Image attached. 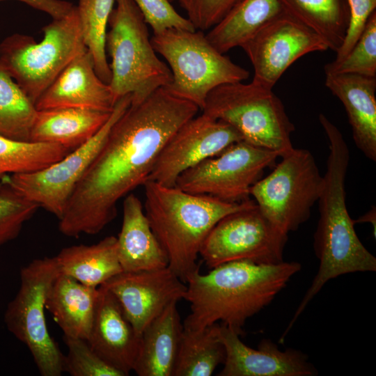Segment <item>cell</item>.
I'll use <instances>...</instances> for the list:
<instances>
[{"instance_id":"11","label":"cell","mask_w":376,"mask_h":376,"mask_svg":"<svg viewBox=\"0 0 376 376\" xmlns=\"http://www.w3.org/2000/svg\"><path fill=\"white\" fill-rule=\"evenodd\" d=\"M288 234L274 226L252 199L212 227L199 255L212 269L224 263L249 260L259 264L282 261Z\"/></svg>"},{"instance_id":"8","label":"cell","mask_w":376,"mask_h":376,"mask_svg":"<svg viewBox=\"0 0 376 376\" xmlns=\"http://www.w3.org/2000/svg\"><path fill=\"white\" fill-rule=\"evenodd\" d=\"M202 113L223 121L241 135L242 141L276 150L281 155L293 146L295 130L281 99L273 88L252 80L226 84L207 96Z\"/></svg>"},{"instance_id":"14","label":"cell","mask_w":376,"mask_h":376,"mask_svg":"<svg viewBox=\"0 0 376 376\" xmlns=\"http://www.w3.org/2000/svg\"><path fill=\"white\" fill-rule=\"evenodd\" d=\"M240 47L253 65V81L271 88L300 57L329 49L316 33L283 10L260 26Z\"/></svg>"},{"instance_id":"33","label":"cell","mask_w":376,"mask_h":376,"mask_svg":"<svg viewBox=\"0 0 376 376\" xmlns=\"http://www.w3.org/2000/svg\"><path fill=\"white\" fill-rule=\"evenodd\" d=\"M63 339L68 348L63 357V372L72 376H124L100 357L87 340L64 335Z\"/></svg>"},{"instance_id":"31","label":"cell","mask_w":376,"mask_h":376,"mask_svg":"<svg viewBox=\"0 0 376 376\" xmlns=\"http://www.w3.org/2000/svg\"><path fill=\"white\" fill-rule=\"evenodd\" d=\"M77 6L83 40L91 53L100 79L109 84L111 72L107 60L105 40L109 15L116 0H78Z\"/></svg>"},{"instance_id":"7","label":"cell","mask_w":376,"mask_h":376,"mask_svg":"<svg viewBox=\"0 0 376 376\" xmlns=\"http://www.w3.org/2000/svg\"><path fill=\"white\" fill-rule=\"evenodd\" d=\"M155 52L166 61L172 81L166 88L201 111L215 88L247 79L249 72L219 52L204 31L168 29L150 38Z\"/></svg>"},{"instance_id":"4","label":"cell","mask_w":376,"mask_h":376,"mask_svg":"<svg viewBox=\"0 0 376 376\" xmlns=\"http://www.w3.org/2000/svg\"><path fill=\"white\" fill-rule=\"evenodd\" d=\"M143 186V208L151 228L166 253L168 267L185 283L191 274L200 270L198 256L212 227L251 200L229 203L151 180Z\"/></svg>"},{"instance_id":"17","label":"cell","mask_w":376,"mask_h":376,"mask_svg":"<svg viewBox=\"0 0 376 376\" xmlns=\"http://www.w3.org/2000/svg\"><path fill=\"white\" fill-rule=\"evenodd\" d=\"M219 336L226 350L219 376H314L318 371L301 351L280 350L269 339H263L258 350L245 345L240 335L219 324Z\"/></svg>"},{"instance_id":"25","label":"cell","mask_w":376,"mask_h":376,"mask_svg":"<svg viewBox=\"0 0 376 376\" xmlns=\"http://www.w3.org/2000/svg\"><path fill=\"white\" fill-rule=\"evenodd\" d=\"M55 258L61 273L88 286L97 288L123 272L117 237L112 235L93 244L65 247Z\"/></svg>"},{"instance_id":"37","label":"cell","mask_w":376,"mask_h":376,"mask_svg":"<svg viewBox=\"0 0 376 376\" xmlns=\"http://www.w3.org/2000/svg\"><path fill=\"white\" fill-rule=\"evenodd\" d=\"M350 10V22L345 40L336 52L335 62L341 60L352 48L376 9V0H346Z\"/></svg>"},{"instance_id":"20","label":"cell","mask_w":376,"mask_h":376,"mask_svg":"<svg viewBox=\"0 0 376 376\" xmlns=\"http://www.w3.org/2000/svg\"><path fill=\"white\" fill-rule=\"evenodd\" d=\"M325 86L343 104L355 145L376 161V77L325 74Z\"/></svg>"},{"instance_id":"5","label":"cell","mask_w":376,"mask_h":376,"mask_svg":"<svg viewBox=\"0 0 376 376\" xmlns=\"http://www.w3.org/2000/svg\"><path fill=\"white\" fill-rule=\"evenodd\" d=\"M108 21L105 47L111 58L109 84L117 102L130 94L131 104L143 102L154 91L166 87L172 74L154 49L147 24L133 0H116Z\"/></svg>"},{"instance_id":"12","label":"cell","mask_w":376,"mask_h":376,"mask_svg":"<svg viewBox=\"0 0 376 376\" xmlns=\"http://www.w3.org/2000/svg\"><path fill=\"white\" fill-rule=\"evenodd\" d=\"M130 104V94L120 98L100 130L60 160L37 171L7 175L1 182L59 219L77 185L100 151L112 126Z\"/></svg>"},{"instance_id":"38","label":"cell","mask_w":376,"mask_h":376,"mask_svg":"<svg viewBox=\"0 0 376 376\" xmlns=\"http://www.w3.org/2000/svg\"><path fill=\"white\" fill-rule=\"evenodd\" d=\"M5 1V0H0ZM29 6L49 15L53 19L61 18L68 15L74 5L63 0H17Z\"/></svg>"},{"instance_id":"27","label":"cell","mask_w":376,"mask_h":376,"mask_svg":"<svg viewBox=\"0 0 376 376\" xmlns=\"http://www.w3.org/2000/svg\"><path fill=\"white\" fill-rule=\"evenodd\" d=\"M282 10L279 0H243L205 35L219 52L225 54L240 47Z\"/></svg>"},{"instance_id":"13","label":"cell","mask_w":376,"mask_h":376,"mask_svg":"<svg viewBox=\"0 0 376 376\" xmlns=\"http://www.w3.org/2000/svg\"><path fill=\"white\" fill-rule=\"evenodd\" d=\"M281 156L278 151L242 140L185 171L178 176L175 187L226 202L241 203L251 199L252 186Z\"/></svg>"},{"instance_id":"2","label":"cell","mask_w":376,"mask_h":376,"mask_svg":"<svg viewBox=\"0 0 376 376\" xmlns=\"http://www.w3.org/2000/svg\"><path fill=\"white\" fill-rule=\"evenodd\" d=\"M297 262L259 264L237 260L221 264L187 279L184 299L191 312L183 327L201 329L221 323L240 336L246 320L269 305L300 271Z\"/></svg>"},{"instance_id":"1","label":"cell","mask_w":376,"mask_h":376,"mask_svg":"<svg viewBox=\"0 0 376 376\" xmlns=\"http://www.w3.org/2000/svg\"><path fill=\"white\" fill-rule=\"evenodd\" d=\"M199 110L166 87L130 104L77 185L59 231L78 237L102 230L116 217L118 201L148 180L164 145Z\"/></svg>"},{"instance_id":"36","label":"cell","mask_w":376,"mask_h":376,"mask_svg":"<svg viewBox=\"0 0 376 376\" xmlns=\"http://www.w3.org/2000/svg\"><path fill=\"white\" fill-rule=\"evenodd\" d=\"M170 1H177L196 29L205 31L217 25L243 0Z\"/></svg>"},{"instance_id":"23","label":"cell","mask_w":376,"mask_h":376,"mask_svg":"<svg viewBox=\"0 0 376 376\" xmlns=\"http://www.w3.org/2000/svg\"><path fill=\"white\" fill-rule=\"evenodd\" d=\"M111 112L77 107L38 110L29 141L55 143L72 150L93 136Z\"/></svg>"},{"instance_id":"19","label":"cell","mask_w":376,"mask_h":376,"mask_svg":"<svg viewBox=\"0 0 376 376\" xmlns=\"http://www.w3.org/2000/svg\"><path fill=\"white\" fill-rule=\"evenodd\" d=\"M109 84L97 76L86 48L75 57L35 102L37 110L77 107L111 112L116 104Z\"/></svg>"},{"instance_id":"29","label":"cell","mask_w":376,"mask_h":376,"mask_svg":"<svg viewBox=\"0 0 376 376\" xmlns=\"http://www.w3.org/2000/svg\"><path fill=\"white\" fill-rule=\"evenodd\" d=\"M70 151L55 143L17 141L0 136V182L9 175L42 169Z\"/></svg>"},{"instance_id":"26","label":"cell","mask_w":376,"mask_h":376,"mask_svg":"<svg viewBox=\"0 0 376 376\" xmlns=\"http://www.w3.org/2000/svg\"><path fill=\"white\" fill-rule=\"evenodd\" d=\"M282 10L316 33L335 53L350 22L346 0H279Z\"/></svg>"},{"instance_id":"34","label":"cell","mask_w":376,"mask_h":376,"mask_svg":"<svg viewBox=\"0 0 376 376\" xmlns=\"http://www.w3.org/2000/svg\"><path fill=\"white\" fill-rule=\"evenodd\" d=\"M39 206L0 182V246L15 240Z\"/></svg>"},{"instance_id":"21","label":"cell","mask_w":376,"mask_h":376,"mask_svg":"<svg viewBox=\"0 0 376 376\" xmlns=\"http://www.w3.org/2000/svg\"><path fill=\"white\" fill-rule=\"evenodd\" d=\"M140 199L134 194L123 201V223L117 237V251L124 272L168 267L165 251L155 235Z\"/></svg>"},{"instance_id":"18","label":"cell","mask_w":376,"mask_h":376,"mask_svg":"<svg viewBox=\"0 0 376 376\" xmlns=\"http://www.w3.org/2000/svg\"><path fill=\"white\" fill-rule=\"evenodd\" d=\"M141 336L125 315L118 301L103 285L98 287L94 317L87 342L108 364L124 376L133 371Z\"/></svg>"},{"instance_id":"16","label":"cell","mask_w":376,"mask_h":376,"mask_svg":"<svg viewBox=\"0 0 376 376\" xmlns=\"http://www.w3.org/2000/svg\"><path fill=\"white\" fill-rule=\"evenodd\" d=\"M102 285L116 297L139 336L168 305L184 299L187 291V284L169 267L123 271Z\"/></svg>"},{"instance_id":"28","label":"cell","mask_w":376,"mask_h":376,"mask_svg":"<svg viewBox=\"0 0 376 376\" xmlns=\"http://www.w3.org/2000/svg\"><path fill=\"white\" fill-rule=\"evenodd\" d=\"M219 327L214 323L201 329H183L173 376H211L224 363Z\"/></svg>"},{"instance_id":"30","label":"cell","mask_w":376,"mask_h":376,"mask_svg":"<svg viewBox=\"0 0 376 376\" xmlns=\"http://www.w3.org/2000/svg\"><path fill=\"white\" fill-rule=\"evenodd\" d=\"M37 111L19 85L0 68V136L30 141Z\"/></svg>"},{"instance_id":"39","label":"cell","mask_w":376,"mask_h":376,"mask_svg":"<svg viewBox=\"0 0 376 376\" xmlns=\"http://www.w3.org/2000/svg\"><path fill=\"white\" fill-rule=\"evenodd\" d=\"M356 224L359 223H370L373 228L374 237H376V208L375 206H372L371 208L357 219L354 220Z\"/></svg>"},{"instance_id":"15","label":"cell","mask_w":376,"mask_h":376,"mask_svg":"<svg viewBox=\"0 0 376 376\" xmlns=\"http://www.w3.org/2000/svg\"><path fill=\"white\" fill-rule=\"evenodd\" d=\"M242 140L233 127L202 113L184 123L169 139L148 180L175 187L185 171Z\"/></svg>"},{"instance_id":"9","label":"cell","mask_w":376,"mask_h":376,"mask_svg":"<svg viewBox=\"0 0 376 376\" xmlns=\"http://www.w3.org/2000/svg\"><path fill=\"white\" fill-rule=\"evenodd\" d=\"M266 177L251 188L250 196L264 216L278 229L288 234L310 217L324 187L313 154L294 147Z\"/></svg>"},{"instance_id":"6","label":"cell","mask_w":376,"mask_h":376,"mask_svg":"<svg viewBox=\"0 0 376 376\" xmlns=\"http://www.w3.org/2000/svg\"><path fill=\"white\" fill-rule=\"evenodd\" d=\"M37 42L26 35L14 34L0 43V68L34 103L63 70L86 46L77 7L42 28Z\"/></svg>"},{"instance_id":"10","label":"cell","mask_w":376,"mask_h":376,"mask_svg":"<svg viewBox=\"0 0 376 376\" xmlns=\"http://www.w3.org/2000/svg\"><path fill=\"white\" fill-rule=\"evenodd\" d=\"M60 270L54 257L35 259L20 271V285L8 304V330L30 351L42 376H60L64 355L50 336L45 315L47 292Z\"/></svg>"},{"instance_id":"35","label":"cell","mask_w":376,"mask_h":376,"mask_svg":"<svg viewBox=\"0 0 376 376\" xmlns=\"http://www.w3.org/2000/svg\"><path fill=\"white\" fill-rule=\"evenodd\" d=\"M141 11L144 21L152 29L153 34L168 29L197 30L189 21L180 15L170 0H133Z\"/></svg>"},{"instance_id":"32","label":"cell","mask_w":376,"mask_h":376,"mask_svg":"<svg viewBox=\"0 0 376 376\" xmlns=\"http://www.w3.org/2000/svg\"><path fill=\"white\" fill-rule=\"evenodd\" d=\"M325 74H355L376 77V11L350 52L339 61L324 67Z\"/></svg>"},{"instance_id":"22","label":"cell","mask_w":376,"mask_h":376,"mask_svg":"<svg viewBox=\"0 0 376 376\" xmlns=\"http://www.w3.org/2000/svg\"><path fill=\"white\" fill-rule=\"evenodd\" d=\"M174 301L155 318L141 335L133 371L139 376H173L183 332Z\"/></svg>"},{"instance_id":"24","label":"cell","mask_w":376,"mask_h":376,"mask_svg":"<svg viewBox=\"0 0 376 376\" xmlns=\"http://www.w3.org/2000/svg\"><path fill=\"white\" fill-rule=\"evenodd\" d=\"M98 296V287L86 285L59 273L49 286L45 307L63 335L87 340Z\"/></svg>"},{"instance_id":"3","label":"cell","mask_w":376,"mask_h":376,"mask_svg":"<svg viewBox=\"0 0 376 376\" xmlns=\"http://www.w3.org/2000/svg\"><path fill=\"white\" fill-rule=\"evenodd\" d=\"M318 119L329 145L324 187L318 201L320 218L313 236V249L320 266L288 325L289 328L328 281L345 274L376 271V258L360 241L354 229L355 221L347 209V144L338 128L325 115L320 113Z\"/></svg>"}]
</instances>
